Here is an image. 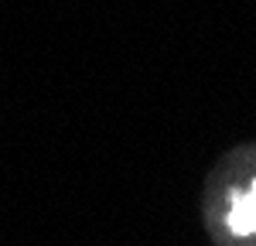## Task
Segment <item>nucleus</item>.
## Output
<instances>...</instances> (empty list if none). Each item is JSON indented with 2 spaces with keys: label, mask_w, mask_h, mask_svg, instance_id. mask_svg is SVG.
Returning <instances> with one entry per match:
<instances>
[{
  "label": "nucleus",
  "mask_w": 256,
  "mask_h": 246,
  "mask_svg": "<svg viewBox=\"0 0 256 246\" xmlns=\"http://www.w3.org/2000/svg\"><path fill=\"white\" fill-rule=\"evenodd\" d=\"M222 226L232 240H253L256 236V174L250 178V184L226 192Z\"/></svg>",
  "instance_id": "f257e3e1"
}]
</instances>
